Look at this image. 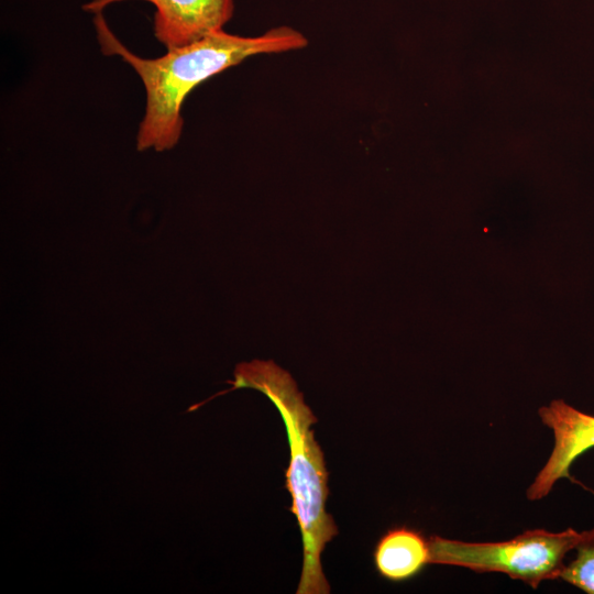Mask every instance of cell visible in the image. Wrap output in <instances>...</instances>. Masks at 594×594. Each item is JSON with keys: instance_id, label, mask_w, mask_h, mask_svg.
Wrapping results in <instances>:
<instances>
[{"instance_id": "obj_1", "label": "cell", "mask_w": 594, "mask_h": 594, "mask_svg": "<svg viewBox=\"0 0 594 594\" xmlns=\"http://www.w3.org/2000/svg\"><path fill=\"white\" fill-rule=\"evenodd\" d=\"M94 25L105 55L120 56L138 73L145 88V113L136 135L139 151L173 148L183 131L182 107L186 97L210 77L245 58L268 53L299 50L307 38L289 26H278L262 35L239 36L219 30L199 41L167 50L157 58H142L114 35L102 12Z\"/></svg>"}, {"instance_id": "obj_2", "label": "cell", "mask_w": 594, "mask_h": 594, "mask_svg": "<svg viewBox=\"0 0 594 594\" xmlns=\"http://www.w3.org/2000/svg\"><path fill=\"white\" fill-rule=\"evenodd\" d=\"M230 388L194 404V410L217 396L239 388L264 394L276 407L285 426L289 446V463L285 471V488L292 497L302 541V569L297 594H329L331 587L323 573L321 554L338 534L331 514L326 509L329 473L322 449L311 429L317 418L288 372L273 361L253 360L235 366Z\"/></svg>"}, {"instance_id": "obj_3", "label": "cell", "mask_w": 594, "mask_h": 594, "mask_svg": "<svg viewBox=\"0 0 594 594\" xmlns=\"http://www.w3.org/2000/svg\"><path fill=\"white\" fill-rule=\"evenodd\" d=\"M580 538L581 531L573 528L559 532L529 529L496 542L431 536L430 564L461 566L477 573L499 572L537 588L542 581L560 578L564 559Z\"/></svg>"}, {"instance_id": "obj_4", "label": "cell", "mask_w": 594, "mask_h": 594, "mask_svg": "<svg viewBox=\"0 0 594 594\" xmlns=\"http://www.w3.org/2000/svg\"><path fill=\"white\" fill-rule=\"evenodd\" d=\"M539 416L543 425L552 430L554 444L547 462L527 490L530 501L546 497L559 480H572L570 469L573 463L594 448L593 415L557 399L541 407Z\"/></svg>"}, {"instance_id": "obj_5", "label": "cell", "mask_w": 594, "mask_h": 594, "mask_svg": "<svg viewBox=\"0 0 594 594\" xmlns=\"http://www.w3.org/2000/svg\"><path fill=\"white\" fill-rule=\"evenodd\" d=\"M129 0H92L82 9L94 14ZM155 7L154 34L167 50L199 41L223 30L233 15L234 0H142Z\"/></svg>"}, {"instance_id": "obj_6", "label": "cell", "mask_w": 594, "mask_h": 594, "mask_svg": "<svg viewBox=\"0 0 594 594\" xmlns=\"http://www.w3.org/2000/svg\"><path fill=\"white\" fill-rule=\"evenodd\" d=\"M377 573L391 582H404L430 564L429 539L421 531L406 526L386 530L373 551Z\"/></svg>"}, {"instance_id": "obj_7", "label": "cell", "mask_w": 594, "mask_h": 594, "mask_svg": "<svg viewBox=\"0 0 594 594\" xmlns=\"http://www.w3.org/2000/svg\"><path fill=\"white\" fill-rule=\"evenodd\" d=\"M574 550L575 558L564 564L559 579L587 594H594V527L581 531Z\"/></svg>"}]
</instances>
